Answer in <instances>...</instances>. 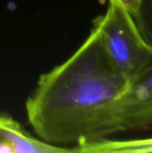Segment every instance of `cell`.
Returning a JSON list of instances; mask_svg holds the SVG:
<instances>
[{"label": "cell", "mask_w": 152, "mask_h": 153, "mask_svg": "<svg viewBox=\"0 0 152 153\" xmlns=\"http://www.w3.org/2000/svg\"><path fill=\"white\" fill-rule=\"evenodd\" d=\"M130 85L94 27L68 59L39 76L26 100L28 121L39 139L73 152L112 136V107Z\"/></svg>", "instance_id": "cell-1"}, {"label": "cell", "mask_w": 152, "mask_h": 153, "mask_svg": "<svg viewBox=\"0 0 152 153\" xmlns=\"http://www.w3.org/2000/svg\"><path fill=\"white\" fill-rule=\"evenodd\" d=\"M73 152L70 148L59 147L32 136L23 126L6 114H0V153Z\"/></svg>", "instance_id": "cell-4"}, {"label": "cell", "mask_w": 152, "mask_h": 153, "mask_svg": "<svg viewBox=\"0 0 152 153\" xmlns=\"http://www.w3.org/2000/svg\"><path fill=\"white\" fill-rule=\"evenodd\" d=\"M108 2L107 12L95 21L94 27L111 62L132 84L152 72V44L121 4Z\"/></svg>", "instance_id": "cell-2"}, {"label": "cell", "mask_w": 152, "mask_h": 153, "mask_svg": "<svg viewBox=\"0 0 152 153\" xmlns=\"http://www.w3.org/2000/svg\"><path fill=\"white\" fill-rule=\"evenodd\" d=\"M121 4L133 17L135 22L139 26L142 23V9L143 0H116Z\"/></svg>", "instance_id": "cell-5"}, {"label": "cell", "mask_w": 152, "mask_h": 153, "mask_svg": "<svg viewBox=\"0 0 152 153\" xmlns=\"http://www.w3.org/2000/svg\"><path fill=\"white\" fill-rule=\"evenodd\" d=\"M152 126V72L130 85L112 107V134Z\"/></svg>", "instance_id": "cell-3"}]
</instances>
